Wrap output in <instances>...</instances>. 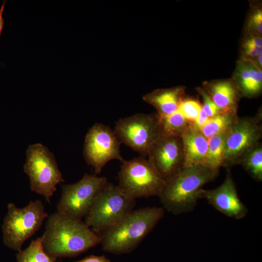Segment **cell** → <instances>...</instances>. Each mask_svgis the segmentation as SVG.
<instances>
[{
    "instance_id": "52a82bcc",
    "label": "cell",
    "mask_w": 262,
    "mask_h": 262,
    "mask_svg": "<svg viewBox=\"0 0 262 262\" xmlns=\"http://www.w3.org/2000/svg\"><path fill=\"white\" fill-rule=\"evenodd\" d=\"M122 163L117 186L125 194L134 199L158 196L165 180L148 158L142 156Z\"/></svg>"
},
{
    "instance_id": "4316f807",
    "label": "cell",
    "mask_w": 262,
    "mask_h": 262,
    "mask_svg": "<svg viewBox=\"0 0 262 262\" xmlns=\"http://www.w3.org/2000/svg\"><path fill=\"white\" fill-rule=\"evenodd\" d=\"M209 119V118L201 108L198 116L193 124L200 130L207 122Z\"/></svg>"
},
{
    "instance_id": "cb8c5ba5",
    "label": "cell",
    "mask_w": 262,
    "mask_h": 262,
    "mask_svg": "<svg viewBox=\"0 0 262 262\" xmlns=\"http://www.w3.org/2000/svg\"><path fill=\"white\" fill-rule=\"evenodd\" d=\"M199 92L203 98V104H201L202 108L209 118L221 113L219 108L213 102L205 90L201 89Z\"/></svg>"
},
{
    "instance_id": "30bf717a",
    "label": "cell",
    "mask_w": 262,
    "mask_h": 262,
    "mask_svg": "<svg viewBox=\"0 0 262 262\" xmlns=\"http://www.w3.org/2000/svg\"><path fill=\"white\" fill-rule=\"evenodd\" d=\"M261 121L260 116L236 118L226 137L223 166L229 168L239 164L243 157L260 143Z\"/></svg>"
},
{
    "instance_id": "7c38bea8",
    "label": "cell",
    "mask_w": 262,
    "mask_h": 262,
    "mask_svg": "<svg viewBox=\"0 0 262 262\" xmlns=\"http://www.w3.org/2000/svg\"><path fill=\"white\" fill-rule=\"evenodd\" d=\"M147 157L163 178L167 180L184 166L181 137L161 135Z\"/></svg>"
},
{
    "instance_id": "6da1fadb",
    "label": "cell",
    "mask_w": 262,
    "mask_h": 262,
    "mask_svg": "<svg viewBox=\"0 0 262 262\" xmlns=\"http://www.w3.org/2000/svg\"><path fill=\"white\" fill-rule=\"evenodd\" d=\"M43 246L49 256L74 257L101 243V238L82 220L58 211L48 217Z\"/></svg>"
},
{
    "instance_id": "9a60e30c",
    "label": "cell",
    "mask_w": 262,
    "mask_h": 262,
    "mask_svg": "<svg viewBox=\"0 0 262 262\" xmlns=\"http://www.w3.org/2000/svg\"><path fill=\"white\" fill-rule=\"evenodd\" d=\"M206 92L221 113L237 114L239 90L229 81L206 84Z\"/></svg>"
},
{
    "instance_id": "5bb4252c",
    "label": "cell",
    "mask_w": 262,
    "mask_h": 262,
    "mask_svg": "<svg viewBox=\"0 0 262 262\" xmlns=\"http://www.w3.org/2000/svg\"><path fill=\"white\" fill-rule=\"evenodd\" d=\"M181 138L183 144L184 166L202 165L208 151V139L193 124H191Z\"/></svg>"
},
{
    "instance_id": "44dd1931",
    "label": "cell",
    "mask_w": 262,
    "mask_h": 262,
    "mask_svg": "<svg viewBox=\"0 0 262 262\" xmlns=\"http://www.w3.org/2000/svg\"><path fill=\"white\" fill-rule=\"evenodd\" d=\"M237 117V114L220 113L209 118L200 130L202 134L208 139L227 130Z\"/></svg>"
},
{
    "instance_id": "484cf974",
    "label": "cell",
    "mask_w": 262,
    "mask_h": 262,
    "mask_svg": "<svg viewBox=\"0 0 262 262\" xmlns=\"http://www.w3.org/2000/svg\"><path fill=\"white\" fill-rule=\"evenodd\" d=\"M244 52L248 57H256L262 54V48L243 45Z\"/></svg>"
},
{
    "instance_id": "e0dca14e",
    "label": "cell",
    "mask_w": 262,
    "mask_h": 262,
    "mask_svg": "<svg viewBox=\"0 0 262 262\" xmlns=\"http://www.w3.org/2000/svg\"><path fill=\"white\" fill-rule=\"evenodd\" d=\"M236 78L237 87L244 96L252 97L260 93L262 71L254 62L249 60L241 62L237 68Z\"/></svg>"
},
{
    "instance_id": "277c9868",
    "label": "cell",
    "mask_w": 262,
    "mask_h": 262,
    "mask_svg": "<svg viewBox=\"0 0 262 262\" xmlns=\"http://www.w3.org/2000/svg\"><path fill=\"white\" fill-rule=\"evenodd\" d=\"M135 205V199L107 182L96 196L84 222L96 233H102L133 210Z\"/></svg>"
},
{
    "instance_id": "83f0119b",
    "label": "cell",
    "mask_w": 262,
    "mask_h": 262,
    "mask_svg": "<svg viewBox=\"0 0 262 262\" xmlns=\"http://www.w3.org/2000/svg\"><path fill=\"white\" fill-rule=\"evenodd\" d=\"M244 45L262 48V39L260 36H252L247 38Z\"/></svg>"
},
{
    "instance_id": "8fae6325",
    "label": "cell",
    "mask_w": 262,
    "mask_h": 262,
    "mask_svg": "<svg viewBox=\"0 0 262 262\" xmlns=\"http://www.w3.org/2000/svg\"><path fill=\"white\" fill-rule=\"evenodd\" d=\"M121 142L109 126L96 123L88 130L84 139L83 155L95 174H100L110 161H124L120 153Z\"/></svg>"
},
{
    "instance_id": "5b68a950",
    "label": "cell",
    "mask_w": 262,
    "mask_h": 262,
    "mask_svg": "<svg viewBox=\"0 0 262 262\" xmlns=\"http://www.w3.org/2000/svg\"><path fill=\"white\" fill-rule=\"evenodd\" d=\"M8 212L2 226L3 241L7 247L19 251L24 243L34 235L48 217L41 201H31L19 208L8 204Z\"/></svg>"
},
{
    "instance_id": "ac0fdd59",
    "label": "cell",
    "mask_w": 262,
    "mask_h": 262,
    "mask_svg": "<svg viewBox=\"0 0 262 262\" xmlns=\"http://www.w3.org/2000/svg\"><path fill=\"white\" fill-rule=\"evenodd\" d=\"M229 129L208 139V151L202 165L216 173L223 166L225 143Z\"/></svg>"
},
{
    "instance_id": "3957f363",
    "label": "cell",
    "mask_w": 262,
    "mask_h": 262,
    "mask_svg": "<svg viewBox=\"0 0 262 262\" xmlns=\"http://www.w3.org/2000/svg\"><path fill=\"white\" fill-rule=\"evenodd\" d=\"M217 174L202 164L183 166L165 180L158 195L164 208L174 215L193 211L204 185Z\"/></svg>"
},
{
    "instance_id": "ba28073f",
    "label": "cell",
    "mask_w": 262,
    "mask_h": 262,
    "mask_svg": "<svg viewBox=\"0 0 262 262\" xmlns=\"http://www.w3.org/2000/svg\"><path fill=\"white\" fill-rule=\"evenodd\" d=\"M114 131L121 143L147 157L161 135L159 117L157 114H135L119 119Z\"/></svg>"
},
{
    "instance_id": "603a6c76",
    "label": "cell",
    "mask_w": 262,
    "mask_h": 262,
    "mask_svg": "<svg viewBox=\"0 0 262 262\" xmlns=\"http://www.w3.org/2000/svg\"><path fill=\"white\" fill-rule=\"evenodd\" d=\"M201 104L194 99H183L178 110L190 122L193 123L201 109Z\"/></svg>"
},
{
    "instance_id": "f546056e",
    "label": "cell",
    "mask_w": 262,
    "mask_h": 262,
    "mask_svg": "<svg viewBox=\"0 0 262 262\" xmlns=\"http://www.w3.org/2000/svg\"><path fill=\"white\" fill-rule=\"evenodd\" d=\"M6 0H4L0 8V36L4 28V20L3 17V13L4 9Z\"/></svg>"
},
{
    "instance_id": "7a4b0ae2",
    "label": "cell",
    "mask_w": 262,
    "mask_h": 262,
    "mask_svg": "<svg viewBox=\"0 0 262 262\" xmlns=\"http://www.w3.org/2000/svg\"><path fill=\"white\" fill-rule=\"evenodd\" d=\"M164 208L145 207L133 210L100 237L103 250L115 254L131 252L163 218Z\"/></svg>"
},
{
    "instance_id": "f1b7e54d",
    "label": "cell",
    "mask_w": 262,
    "mask_h": 262,
    "mask_svg": "<svg viewBox=\"0 0 262 262\" xmlns=\"http://www.w3.org/2000/svg\"><path fill=\"white\" fill-rule=\"evenodd\" d=\"M75 262H111V261L104 255L100 256L90 255L81 260Z\"/></svg>"
},
{
    "instance_id": "2e32d148",
    "label": "cell",
    "mask_w": 262,
    "mask_h": 262,
    "mask_svg": "<svg viewBox=\"0 0 262 262\" xmlns=\"http://www.w3.org/2000/svg\"><path fill=\"white\" fill-rule=\"evenodd\" d=\"M184 92L182 87L160 89L144 95L143 99L155 108L159 116H165L178 110Z\"/></svg>"
},
{
    "instance_id": "4fadbf2b",
    "label": "cell",
    "mask_w": 262,
    "mask_h": 262,
    "mask_svg": "<svg viewBox=\"0 0 262 262\" xmlns=\"http://www.w3.org/2000/svg\"><path fill=\"white\" fill-rule=\"evenodd\" d=\"M200 198L205 199L215 209L229 217L241 219L247 215L248 210L240 199L229 170H228L223 182L212 190L202 189Z\"/></svg>"
},
{
    "instance_id": "d4e9b609",
    "label": "cell",
    "mask_w": 262,
    "mask_h": 262,
    "mask_svg": "<svg viewBox=\"0 0 262 262\" xmlns=\"http://www.w3.org/2000/svg\"><path fill=\"white\" fill-rule=\"evenodd\" d=\"M249 26L259 33H262V11L258 9L253 12L249 19Z\"/></svg>"
},
{
    "instance_id": "d6986e66",
    "label": "cell",
    "mask_w": 262,
    "mask_h": 262,
    "mask_svg": "<svg viewBox=\"0 0 262 262\" xmlns=\"http://www.w3.org/2000/svg\"><path fill=\"white\" fill-rule=\"evenodd\" d=\"M159 117L161 135L181 137L192 124L178 110L169 115L159 116Z\"/></svg>"
},
{
    "instance_id": "9c48e42d",
    "label": "cell",
    "mask_w": 262,
    "mask_h": 262,
    "mask_svg": "<svg viewBox=\"0 0 262 262\" xmlns=\"http://www.w3.org/2000/svg\"><path fill=\"white\" fill-rule=\"evenodd\" d=\"M107 182L105 177L85 173L76 183L63 185L61 197L57 206V211L82 220Z\"/></svg>"
},
{
    "instance_id": "8992f818",
    "label": "cell",
    "mask_w": 262,
    "mask_h": 262,
    "mask_svg": "<svg viewBox=\"0 0 262 262\" xmlns=\"http://www.w3.org/2000/svg\"><path fill=\"white\" fill-rule=\"evenodd\" d=\"M26 156L24 170L29 176L31 190L50 203L56 186L65 181L54 155L47 147L37 143L29 146Z\"/></svg>"
},
{
    "instance_id": "ffe728a7",
    "label": "cell",
    "mask_w": 262,
    "mask_h": 262,
    "mask_svg": "<svg viewBox=\"0 0 262 262\" xmlns=\"http://www.w3.org/2000/svg\"><path fill=\"white\" fill-rule=\"evenodd\" d=\"M43 236L32 241L24 250L16 255L17 262H56V258L48 255L43 246Z\"/></svg>"
},
{
    "instance_id": "7402d4cb",
    "label": "cell",
    "mask_w": 262,
    "mask_h": 262,
    "mask_svg": "<svg viewBox=\"0 0 262 262\" xmlns=\"http://www.w3.org/2000/svg\"><path fill=\"white\" fill-rule=\"evenodd\" d=\"M245 170L257 181L262 180V147L259 143L247 152L240 161Z\"/></svg>"
}]
</instances>
